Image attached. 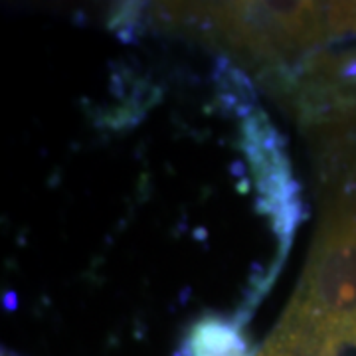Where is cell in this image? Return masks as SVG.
<instances>
[{"mask_svg": "<svg viewBox=\"0 0 356 356\" xmlns=\"http://www.w3.org/2000/svg\"><path fill=\"white\" fill-rule=\"evenodd\" d=\"M356 346V200L327 212L291 311L261 356H341Z\"/></svg>", "mask_w": 356, "mask_h": 356, "instance_id": "cell-1", "label": "cell"}, {"mask_svg": "<svg viewBox=\"0 0 356 356\" xmlns=\"http://www.w3.org/2000/svg\"><path fill=\"white\" fill-rule=\"evenodd\" d=\"M212 18L228 42L259 56L303 48L321 38L327 26H341L337 8L325 20V10L307 2L228 4L214 8Z\"/></svg>", "mask_w": 356, "mask_h": 356, "instance_id": "cell-2", "label": "cell"}, {"mask_svg": "<svg viewBox=\"0 0 356 356\" xmlns=\"http://www.w3.org/2000/svg\"><path fill=\"white\" fill-rule=\"evenodd\" d=\"M184 350L186 356H250V346L240 329L218 317L198 321Z\"/></svg>", "mask_w": 356, "mask_h": 356, "instance_id": "cell-3", "label": "cell"}]
</instances>
